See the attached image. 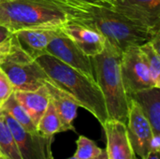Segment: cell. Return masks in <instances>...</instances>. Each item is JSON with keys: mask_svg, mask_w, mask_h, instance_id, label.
<instances>
[{"mask_svg": "<svg viewBox=\"0 0 160 159\" xmlns=\"http://www.w3.org/2000/svg\"><path fill=\"white\" fill-rule=\"evenodd\" d=\"M120 69L128 96L154 87L148 67L139 46H131L122 52Z\"/></svg>", "mask_w": 160, "mask_h": 159, "instance_id": "7", "label": "cell"}, {"mask_svg": "<svg viewBox=\"0 0 160 159\" xmlns=\"http://www.w3.org/2000/svg\"><path fill=\"white\" fill-rule=\"evenodd\" d=\"M110 4H111V6H112V0H107Z\"/></svg>", "mask_w": 160, "mask_h": 159, "instance_id": "29", "label": "cell"}, {"mask_svg": "<svg viewBox=\"0 0 160 159\" xmlns=\"http://www.w3.org/2000/svg\"><path fill=\"white\" fill-rule=\"evenodd\" d=\"M127 130L135 155L144 159L150 152V144L154 133L150 123L144 116L140 106L130 98Z\"/></svg>", "mask_w": 160, "mask_h": 159, "instance_id": "10", "label": "cell"}, {"mask_svg": "<svg viewBox=\"0 0 160 159\" xmlns=\"http://www.w3.org/2000/svg\"><path fill=\"white\" fill-rule=\"evenodd\" d=\"M61 31L68 36L78 48L89 57L101 53L107 39L97 30L75 21H69L61 26Z\"/></svg>", "mask_w": 160, "mask_h": 159, "instance_id": "11", "label": "cell"}, {"mask_svg": "<svg viewBox=\"0 0 160 159\" xmlns=\"http://www.w3.org/2000/svg\"><path fill=\"white\" fill-rule=\"evenodd\" d=\"M14 96L37 127L50 103V96L46 87L42 85L35 91H14Z\"/></svg>", "mask_w": 160, "mask_h": 159, "instance_id": "16", "label": "cell"}, {"mask_svg": "<svg viewBox=\"0 0 160 159\" xmlns=\"http://www.w3.org/2000/svg\"><path fill=\"white\" fill-rule=\"evenodd\" d=\"M0 159H3V157H2V156L0 155Z\"/></svg>", "mask_w": 160, "mask_h": 159, "instance_id": "30", "label": "cell"}, {"mask_svg": "<svg viewBox=\"0 0 160 159\" xmlns=\"http://www.w3.org/2000/svg\"><path fill=\"white\" fill-rule=\"evenodd\" d=\"M0 67L11 82L14 91L38 90L49 79L38 62L21 48L14 34L10 52Z\"/></svg>", "mask_w": 160, "mask_h": 159, "instance_id": "5", "label": "cell"}, {"mask_svg": "<svg viewBox=\"0 0 160 159\" xmlns=\"http://www.w3.org/2000/svg\"><path fill=\"white\" fill-rule=\"evenodd\" d=\"M73 21L97 30L121 52L149 41L157 34L108 6L85 4L82 12Z\"/></svg>", "mask_w": 160, "mask_h": 159, "instance_id": "3", "label": "cell"}, {"mask_svg": "<svg viewBox=\"0 0 160 159\" xmlns=\"http://www.w3.org/2000/svg\"><path fill=\"white\" fill-rule=\"evenodd\" d=\"M3 110H5L7 112H8L14 120H16L26 131L31 133H37V127L32 121L31 117L27 113V112L24 110V108L19 103V101L16 99L13 94L8 97V99L4 103L2 106Z\"/></svg>", "mask_w": 160, "mask_h": 159, "instance_id": "17", "label": "cell"}, {"mask_svg": "<svg viewBox=\"0 0 160 159\" xmlns=\"http://www.w3.org/2000/svg\"><path fill=\"white\" fill-rule=\"evenodd\" d=\"M85 3L76 0H2L0 24L11 33L24 29H59L75 20Z\"/></svg>", "mask_w": 160, "mask_h": 159, "instance_id": "1", "label": "cell"}, {"mask_svg": "<svg viewBox=\"0 0 160 159\" xmlns=\"http://www.w3.org/2000/svg\"><path fill=\"white\" fill-rule=\"evenodd\" d=\"M77 149L74 157L80 159H91L101 156L105 149H101L97 143L85 136H80L76 141Z\"/></svg>", "mask_w": 160, "mask_h": 159, "instance_id": "21", "label": "cell"}, {"mask_svg": "<svg viewBox=\"0 0 160 159\" xmlns=\"http://www.w3.org/2000/svg\"><path fill=\"white\" fill-rule=\"evenodd\" d=\"M140 106L153 129L154 135L160 136V88L151 87L128 96Z\"/></svg>", "mask_w": 160, "mask_h": 159, "instance_id": "15", "label": "cell"}, {"mask_svg": "<svg viewBox=\"0 0 160 159\" xmlns=\"http://www.w3.org/2000/svg\"><path fill=\"white\" fill-rule=\"evenodd\" d=\"M22 159H54L52 152L53 137L26 131L12 116L1 109Z\"/></svg>", "mask_w": 160, "mask_h": 159, "instance_id": "6", "label": "cell"}, {"mask_svg": "<svg viewBox=\"0 0 160 159\" xmlns=\"http://www.w3.org/2000/svg\"><path fill=\"white\" fill-rule=\"evenodd\" d=\"M148 67L153 86L160 88V52H158L149 41L139 46Z\"/></svg>", "mask_w": 160, "mask_h": 159, "instance_id": "20", "label": "cell"}, {"mask_svg": "<svg viewBox=\"0 0 160 159\" xmlns=\"http://www.w3.org/2000/svg\"><path fill=\"white\" fill-rule=\"evenodd\" d=\"M160 151H150L144 159H159Z\"/></svg>", "mask_w": 160, "mask_h": 159, "instance_id": "27", "label": "cell"}, {"mask_svg": "<svg viewBox=\"0 0 160 159\" xmlns=\"http://www.w3.org/2000/svg\"><path fill=\"white\" fill-rule=\"evenodd\" d=\"M49 79L67 93L79 107L88 111L103 127L108 118L103 94L96 81L66 65L57 58L43 54L35 59Z\"/></svg>", "mask_w": 160, "mask_h": 159, "instance_id": "2", "label": "cell"}, {"mask_svg": "<svg viewBox=\"0 0 160 159\" xmlns=\"http://www.w3.org/2000/svg\"><path fill=\"white\" fill-rule=\"evenodd\" d=\"M46 52L82 73L90 80L96 81L91 57L83 53L62 31H60L48 44Z\"/></svg>", "mask_w": 160, "mask_h": 159, "instance_id": "8", "label": "cell"}, {"mask_svg": "<svg viewBox=\"0 0 160 159\" xmlns=\"http://www.w3.org/2000/svg\"><path fill=\"white\" fill-rule=\"evenodd\" d=\"M82 3H85V4H90V5H98V6H108V7H112L111 4L107 1V0H76Z\"/></svg>", "mask_w": 160, "mask_h": 159, "instance_id": "25", "label": "cell"}, {"mask_svg": "<svg viewBox=\"0 0 160 159\" xmlns=\"http://www.w3.org/2000/svg\"><path fill=\"white\" fill-rule=\"evenodd\" d=\"M37 130L45 137H54L55 134L63 132L62 124L51 101L37 125Z\"/></svg>", "mask_w": 160, "mask_h": 159, "instance_id": "19", "label": "cell"}, {"mask_svg": "<svg viewBox=\"0 0 160 159\" xmlns=\"http://www.w3.org/2000/svg\"><path fill=\"white\" fill-rule=\"evenodd\" d=\"M61 29H24L13 33L21 48L33 59L47 54L46 49L51 40Z\"/></svg>", "mask_w": 160, "mask_h": 159, "instance_id": "14", "label": "cell"}, {"mask_svg": "<svg viewBox=\"0 0 160 159\" xmlns=\"http://www.w3.org/2000/svg\"><path fill=\"white\" fill-rule=\"evenodd\" d=\"M12 37H13V34L9 38L0 43V65L5 61V59L7 58V56L8 55L10 52V49L12 46Z\"/></svg>", "mask_w": 160, "mask_h": 159, "instance_id": "23", "label": "cell"}, {"mask_svg": "<svg viewBox=\"0 0 160 159\" xmlns=\"http://www.w3.org/2000/svg\"><path fill=\"white\" fill-rule=\"evenodd\" d=\"M102 127L106 136L108 159H137L128 136L127 125L108 119Z\"/></svg>", "mask_w": 160, "mask_h": 159, "instance_id": "12", "label": "cell"}, {"mask_svg": "<svg viewBox=\"0 0 160 159\" xmlns=\"http://www.w3.org/2000/svg\"><path fill=\"white\" fill-rule=\"evenodd\" d=\"M50 96V101L53 105L60 122L62 124L63 132L75 131L73 122L77 117V110L79 106L77 103L64 91L59 89L52 82L48 79L43 82Z\"/></svg>", "mask_w": 160, "mask_h": 159, "instance_id": "13", "label": "cell"}, {"mask_svg": "<svg viewBox=\"0 0 160 159\" xmlns=\"http://www.w3.org/2000/svg\"><path fill=\"white\" fill-rule=\"evenodd\" d=\"M112 8L153 33L160 32V0H112Z\"/></svg>", "mask_w": 160, "mask_h": 159, "instance_id": "9", "label": "cell"}, {"mask_svg": "<svg viewBox=\"0 0 160 159\" xmlns=\"http://www.w3.org/2000/svg\"><path fill=\"white\" fill-rule=\"evenodd\" d=\"M67 159H80V158H77V157H75L74 156L73 157H69V158H67ZM91 159H108L107 157V154H106V151L101 155V156H99L98 157H96V158H91Z\"/></svg>", "mask_w": 160, "mask_h": 159, "instance_id": "28", "label": "cell"}, {"mask_svg": "<svg viewBox=\"0 0 160 159\" xmlns=\"http://www.w3.org/2000/svg\"><path fill=\"white\" fill-rule=\"evenodd\" d=\"M14 89L7 74L0 67V109L8 97L13 94Z\"/></svg>", "mask_w": 160, "mask_h": 159, "instance_id": "22", "label": "cell"}, {"mask_svg": "<svg viewBox=\"0 0 160 159\" xmlns=\"http://www.w3.org/2000/svg\"><path fill=\"white\" fill-rule=\"evenodd\" d=\"M1 1H2V0H0V2H1Z\"/></svg>", "mask_w": 160, "mask_h": 159, "instance_id": "31", "label": "cell"}, {"mask_svg": "<svg viewBox=\"0 0 160 159\" xmlns=\"http://www.w3.org/2000/svg\"><path fill=\"white\" fill-rule=\"evenodd\" d=\"M122 52L106 41L103 52L91 57L96 82L105 100L108 118L127 125L129 98L125 90L121 69Z\"/></svg>", "mask_w": 160, "mask_h": 159, "instance_id": "4", "label": "cell"}, {"mask_svg": "<svg viewBox=\"0 0 160 159\" xmlns=\"http://www.w3.org/2000/svg\"><path fill=\"white\" fill-rule=\"evenodd\" d=\"M0 155L3 159H22L0 109Z\"/></svg>", "mask_w": 160, "mask_h": 159, "instance_id": "18", "label": "cell"}, {"mask_svg": "<svg viewBox=\"0 0 160 159\" xmlns=\"http://www.w3.org/2000/svg\"><path fill=\"white\" fill-rule=\"evenodd\" d=\"M12 34L13 33H11L7 27L0 24V43H2L5 40H7L8 38H9L12 36Z\"/></svg>", "mask_w": 160, "mask_h": 159, "instance_id": "24", "label": "cell"}, {"mask_svg": "<svg viewBox=\"0 0 160 159\" xmlns=\"http://www.w3.org/2000/svg\"><path fill=\"white\" fill-rule=\"evenodd\" d=\"M150 151H160V136L154 135L150 144Z\"/></svg>", "mask_w": 160, "mask_h": 159, "instance_id": "26", "label": "cell"}]
</instances>
